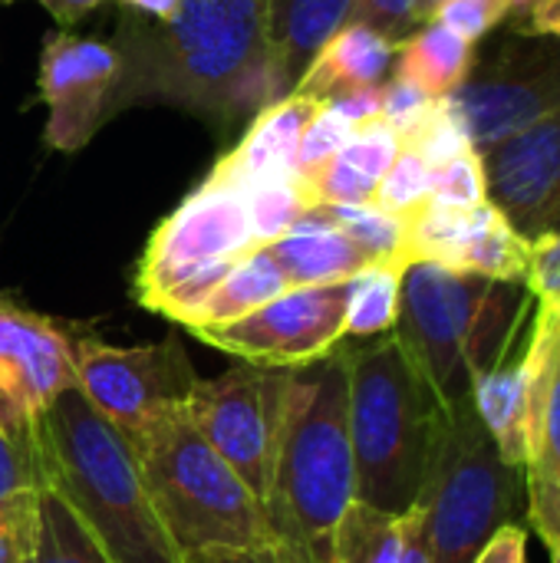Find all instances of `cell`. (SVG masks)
I'll return each mask as SVG.
<instances>
[{"mask_svg": "<svg viewBox=\"0 0 560 563\" xmlns=\"http://www.w3.org/2000/svg\"><path fill=\"white\" fill-rule=\"evenodd\" d=\"M36 488H40V472H36L33 452L17 445L0 429V498L20 495V492H36Z\"/></svg>", "mask_w": 560, "mask_h": 563, "instance_id": "74e56055", "label": "cell"}, {"mask_svg": "<svg viewBox=\"0 0 560 563\" xmlns=\"http://www.w3.org/2000/svg\"><path fill=\"white\" fill-rule=\"evenodd\" d=\"M182 563H287L284 554L274 544H257V548H205L185 554Z\"/></svg>", "mask_w": 560, "mask_h": 563, "instance_id": "60d3db41", "label": "cell"}, {"mask_svg": "<svg viewBox=\"0 0 560 563\" xmlns=\"http://www.w3.org/2000/svg\"><path fill=\"white\" fill-rule=\"evenodd\" d=\"M267 0H178L165 20L119 13L116 115L132 106H178L228 135L290 96L264 33Z\"/></svg>", "mask_w": 560, "mask_h": 563, "instance_id": "6da1fadb", "label": "cell"}, {"mask_svg": "<svg viewBox=\"0 0 560 563\" xmlns=\"http://www.w3.org/2000/svg\"><path fill=\"white\" fill-rule=\"evenodd\" d=\"M403 563H429V548H426V534H422V511L416 505V521L409 531V544H406V558Z\"/></svg>", "mask_w": 560, "mask_h": 563, "instance_id": "ee69618b", "label": "cell"}, {"mask_svg": "<svg viewBox=\"0 0 560 563\" xmlns=\"http://www.w3.org/2000/svg\"><path fill=\"white\" fill-rule=\"evenodd\" d=\"M129 442L152 511L182 558L205 548L271 544L264 505L205 442L185 406L152 416Z\"/></svg>", "mask_w": 560, "mask_h": 563, "instance_id": "8992f818", "label": "cell"}, {"mask_svg": "<svg viewBox=\"0 0 560 563\" xmlns=\"http://www.w3.org/2000/svg\"><path fill=\"white\" fill-rule=\"evenodd\" d=\"M403 264H370L350 280V303H347V336H386L399 317V287H403Z\"/></svg>", "mask_w": 560, "mask_h": 563, "instance_id": "83f0119b", "label": "cell"}, {"mask_svg": "<svg viewBox=\"0 0 560 563\" xmlns=\"http://www.w3.org/2000/svg\"><path fill=\"white\" fill-rule=\"evenodd\" d=\"M10 3H13V0H10ZM33 3H40L56 23L73 26V23H79L83 16H89L102 0H33Z\"/></svg>", "mask_w": 560, "mask_h": 563, "instance_id": "7bdbcfd3", "label": "cell"}, {"mask_svg": "<svg viewBox=\"0 0 560 563\" xmlns=\"http://www.w3.org/2000/svg\"><path fill=\"white\" fill-rule=\"evenodd\" d=\"M350 23H363L396 46L422 26L416 13V0H356Z\"/></svg>", "mask_w": 560, "mask_h": 563, "instance_id": "8d00e7d4", "label": "cell"}, {"mask_svg": "<svg viewBox=\"0 0 560 563\" xmlns=\"http://www.w3.org/2000/svg\"><path fill=\"white\" fill-rule=\"evenodd\" d=\"M287 389V373L238 363L218 379H198L185 402L195 429L241 475L261 505L274 472Z\"/></svg>", "mask_w": 560, "mask_h": 563, "instance_id": "9c48e42d", "label": "cell"}, {"mask_svg": "<svg viewBox=\"0 0 560 563\" xmlns=\"http://www.w3.org/2000/svg\"><path fill=\"white\" fill-rule=\"evenodd\" d=\"M512 10H515L512 0H442L429 23H442L446 30L475 43L488 30H495Z\"/></svg>", "mask_w": 560, "mask_h": 563, "instance_id": "e575fe53", "label": "cell"}, {"mask_svg": "<svg viewBox=\"0 0 560 563\" xmlns=\"http://www.w3.org/2000/svg\"><path fill=\"white\" fill-rule=\"evenodd\" d=\"M125 10H135V13H145V16H155V20H165L175 13L178 0H119Z\"/></svg>", "mask_w": 560, "mask_h": 563, "instance_id": "f6af8a7d", "label": "cell"}, {"mask_svg": "<svg viewBox=\"0 0 560 563\" xmlns=\"http://www.w3.org/2000/svg\"><path fill=\"white\" fill-rule=\"evenodd\" d=\"M40 525V488L0 498V563H30Z\"/></svg>", "mask_w": 560, "mask_h": 563, "instance_id": "d6a6232c", "label": "cell"}, {"mask_svg": "<svg viewBox=\"0 0 560 563\" xmlns=\"http://www.w3.org/2000/svg\"><path fill=\"white\" fill-rule=\"evenodd\" d=\"M347 406L343 346L314 363L307 376H290L264 498L271 544L287 563H333L337 528L356 501Z\"/></svg>", "mask_w": 560, "mask_h": 563, "instance_id": "7a4b0ae2", "label": "cell"}, {"mask_svg": "<svg viewBox=\"0 0 560 563\" xmlns=\"http://www.w3.org/2000/svg\"><path fill=\"white\" fill-rule=\"evenodd\" d=\"M40 488H53L99 538L112 563H182L165 538L132 442L79 389L63 393L33 432Z\"/></svg>", "mask_w": 560, "mask_h": 563, "instance_id": "3957f363", "label": "cell"}, {"mask_svg": "<svg viewBox=\"0 0 560 563\" xmlns=\"http://www.w3.org/2000/svg\"><path fill=\"white\" fill-rule=\"evenodd\" d=\"M0 3H10V0H0Z\"/></svg>", "mask_w": 560, "mask_h": 563, "instance_id": "c3c4849f", "label": "cell"}, {"mask_svg": "<svg viewBox=\"0 0 560 563\" xmlns=\"http://www.w3.org/2000/svg\"><path fill=\"white\" fill-rule=\"evenodd\" d=\"M416 508L409 515H386L353 501L333 538V563H403Z\"/></svg>", "mask_w": 560, "mask_h": 563, "instance_id": "d4e9b609", "label": "cell"}, {"mask_svg": "<svg viewBox=\"0 0 560 563\" xmlns=\"http://www.w3.org/2000/svg\"><path fill=\"white\" fill-rule=\"evenodd\" d=\"M429 201L442 208H479L485 205V175L479 152H465L439 168H432L429 178Z\"/></svg>", "mask_w": 560, "mask_h": 563, "instance_id": "1f68e13d", "label": "cell"}, {"mask_svg": "<svg viewBox=\"0 0 560 563\" xmlns=\"http://www.w3.org/2000/svg\"><path fill=\"white\" fill-rule=\"evenodd\" d=\"M356 129L340 115L333 112L327 102L320 106V112L310 119L304 139H300V148H297V158H294V175L300 178H310L320 165H327L353 135Z\"/></svg>", "mask_w": 560, "mask_h": 563, "instance_id": "836d02e7", "label": "cell"}, {"mask_svg": "<svg viewBox=\"0 0 560 563\" xmlns=\"http://www.w3.org/2000/svg\"><path fill=\"white\" fill-rule=\"evenodd\" d=\"M439 3H442V0H416V13H419V23H429Z\"/></svg>", "mask_w": 560, "mask_h": 563, "instance_id": "bcb514c9", "label": "cell"}, {"mask_svg": "<svg viewBox=\"0 0 560 563\" xmlns=\"http://www.w3.org/2000/svg\"><path fill=\"white\" fill-rule=\"evenodd\" d=\"M442 102L475 152L495 145L560 109V46H502Z\"/></svg>", "mask_w": 560, "mask_h": 563, "instance_id": "4fadbf2b", "label": "cell"}, {"mask_svg": "<svg viewBox=\"0 0 560 563\" xmlns=\"http://www.w3.org/2000/svg\"><path fill=\"white\" fill-rule=\"evenodd\" d=\"M512 3H515V7H518V10H521V7H528V3H531V0H512Z\"/></svg>", "mask_w": 560, "mask_h": 563, "instance_id": "7dc6e473", "label": "cell"}, {"mask_svg": "<svg viewBox=\"0 0 560 563\" xmlns=\"http://www.w3.org/2000/svg\"><path fill=\"white\" fill-rule=\"evenodd\" d=\"M347 303L350 280L290 287L254 313L195 336L261 369H304L327 360L347 340Z\"/></svg>", "mask_w": 560, "mask_h": 563, "instance_id": "8fae6325", "label": "cell"}, {"mask_svg": "<svg viewBox=\"0 0 560 563\" xmlns=\"http://www.w3.org/2000/svg\"><path fill=\"white\" fill-rule=\"evenodd\" d=\"M310 214L340 228L376 264L406 267V221L376 205H314Z\"/></svg>", "mask_w": 560, "mask_h": 563, "instance_id": "f1b7e54d", "label": "cell"}, {"mask_svg": "<svg viewBox=\"0 0 560 563\" xmlns=\"http://www.w3.org/2000/svg\"><path fill=\"white\" fill-rule=\"evenodd\" d=\"M472 563H528V531L521 525H502Z\"/></svg>", "mask_w": 560, "mask_h": 563, "instance_id": "ab89813d", "label": "cell"}, {"mask_svg": "<svg viewBox=\"0 0 560 563\" xmlns=\"http://www.w3.org/2000/svg\"><path fill=\"white\" fill-rule=\"evenodd\" d=\"M521 36H558L560 40V0H531L525 23L515 26Z\"/></svg>", "mask_w": 560, "mask_h": 563, "instance_id": "b9f144b4", "label": "cell"}, {"mask_svg": "<svg viewBox=\"0 0 560 563\" xmlns=\"http://www.w3.org/2000/svg\"><path fill=\"white\" fill-rule=\"evenodd\" d=\"M347 393L356 501L409 515L419 505L446 406L393 333L347 346Z\"/></svg>", "mask_w": 560, "mask_h": 563, "instance_id": "5b68a950", "label": "cell"}, {"mask_svg": "<svg viewBox=\"0 0 560 563\" xmlns=\"http://www.w3.org/2000/svg\"><path fill=\"white\" fill-rule=\"evenodd\" d=\"M525 287L541 310L560 313V231L545 234L528 244V274Z\"/></svg>", "mask_w": 560, "mask_h": 563, "instance_id": "d590c367", "label": "cell"}, {"mask_svg": "<svg viewBox=\"0 0 560 563\" xmlns=\"http://www.w3.org/2000/svg\"><path fill=\"white\" fill-rule=\"evenodd\" d=\"M399 148L403 145L396 132L383 119L360 125L327 165H320L310 178H304L310 201L314 205H373L376 188L383 175L389 172V165L396 162Z\"/></svg>", "mask_w": 560, "mask_h": 563, "instance_id": "d6986e66", "label": "cell"}, {"mask_svg": "<svg viewBox=\"0 0 560 563\" xmlns=\"http://www.w3.org/2000/svg\"><path fill=\"white\" fill-rule=\"evenodd\" d=\"M274 264L284 271L290 287H323L353 280L360 271L376 264L360 244H353L340 228L317 214H304L284 238L264 244Z\"/></svg>", "mask_w": 560, "mask_h": 563, "instance_id": "ac0fdd59", "label": "cell"}, {"mask_svg": "<svg viewBox=\"0 0 560 563\" xmlns=\"http://www.w3.org/2000/svg\"><path fill=\"white\" fill-rule=\"evenodd\" d=\"M459 271L525 284L528 274V241L485 201L472 211V228L459 257Z\"/></svg>", "mask_w": 560, "mask_h": 563, "instance_id": "484cf974", "label": "cell"}, {"mask_svg": "<svg viewBox=\"0 0 560 563\" xmlns=\"http://www.w3.org/2000/svg\"><path fill=\"white\" fill-rule=\"evenodd\" d=\"M195 383L178 336L145 346H112L83 330L76 336V389L125 439L152 416L185 406Z\"/></svg>", "mask_w": 560, "mask_h": 563, "instance_id": "30bf717a", "label": "cell"}, {"mask_svg": "<svg viewBox=\"0 0 560 563\" xmlns=\"http://www.w3.org/2000/svg\"><path fill=\"white\" fill-rule=\"evenodd\" d=\"M320 106L323 99L304 96V92H290L271 102L248 122L241 142L228 155L218 158L208 178L221 185H234V188H251L281 175H294L300 139L310 119L320 112Z\"/></svg>", "mask_w": 560, "mask_h": 563, "instance_id": "e0dca14e", "label": "cell"}, {"mask_svg": "<svg viewBox=\"0 0 560 563\" xmlns=\"http://www.w3.org/2000/svg\"><path fill=\"white\" fill-rule=\"evenodd\" d=\"M284 290H290L284 271L274 264V257L264 247H257V251L244 254L224 274V280L178 327H185L188 333H201V330H211V327L234 323V320L254 313L257 307L271 303Z\"/></svg>", "mask_w": 560, "mask_h": 563, "instance_id": "cb8c5ba5", "label": "cell"}, {"mask_svg": "<svg viewBox=\"0 0 560 563\" xmlns=\"http://www.w3.org/2000/svg\"><path fill=\"white\" fill-rule=\"evenodd\" d=\"M475 69V46L442 23H422L396 46V79L416 86L429 99L452 96Z\"/></svg>", "mask_w": 560, "mask_h": 563, "instance_id": "603a6c76", "label": "cell"}, {"mask_svg": "<svg viewBox=\"0 0 560 563\" xmlns=\"http://www.w3.org/2000/svg\"><path fill=\"white\" fill-rule=\"evenodd\" d=\"M257 251L248 191L205 178L149 238L132 277V297L152 310L158 297L215 264Z\"/></svg>", "mask_w": 560, "mask_h": 563, "instance_id": "ba28073f", "label": "cell"}, {"mask_svg": "<svg viewBox=\"0 0 560 563\" xmlns=\"http://www.w3.org/2000/svg\"><path fill=\"white\" fill-rule=\"evenodd\" d=\"M525 468L508 465L472 396L442 409L419 495L429 563H472L502 525H515Z\"/></svg>", "mask_w": 560, "mask_h": 563, "instance_id": "52a82bcc", "label": "cell"}, {"mask_svg": "<svg viewBox=\"0 0 560 563\" xmlns=\"http://www.w3.org/2000/svg\"><path fill=\"white\" fill-rule=\"evenodd\" d=\"M429 178H432V168L426 165V158L416 155L413 148H399L396 162L389 165V172L383 175L376 188L373 205L396 218H409L416 208L429 201Z\"/></svg>", "mask_w": 560, "mask_h": 563, "instance_id": "4dcf8cb0", "label": "cell"}, {"mask_svg": "<svg viewBox=\"0 0 560 563\" xmlns=\"http://www.w3.org/2000/svg\"><path fill=\"white\" fill-rule=\"evenodd\" d=\"M353 3L356 0H267V49L290 92L327 40L350 23Z\"/></svg>", "mask_w": 560, "mask_h": 563, "instance_id": "ffe728a7", "label": "cell"}, {"mask_svg": "<svg viewBox=\"0 0 560 563\" xmlns=\"http://www.w3.org/2000/svg\"><path fill=\"white\" fill-rule=\"evenodd\" d=\"M531 363V412H528V462L525 495L531 528L548 551L560 544V313L541 310L528 336Z\"/></svg>", "mask_w": 560, "mask_h": 563, "instance_id": "2e32d148", "label": "cell"}, {"mask_svg": "<svg viewBox=\"0 0 560 563\" xmlns=\"http://www.w3.org/2000/svg\"><path fill=\"white\" fill-rule=\"evenodd\" d=\"M515 353V350H512ZM505 356L472 386V406L488 429L498 455L508 465L528 462V412H531V363L528 343L521 356Z\"/></svg>", "mask_w": 560, "mask_h": 563, "instance_id": "44dd1931", "label": "cell"}, {"mask_svg": "<svg viewBox=\"0 0 560 563\" xmlns=\"http://www.w3.org/2000/svg\"><path fill=\"white\" fill-rule=\"evenodd\" d=\"M76 336L79 330L0 297V429L30 452L50 406L76 389Z\"/></svg>", "mask_w": 560, "mask_h": 563, "instance_id": "7c38bea8", "label": "cell"}, {"mask_svg": "<svg viewBox=\"0 0 560 563\" xmlns=\"http://www.w3.org/2000/svg\"><path fill=\"white\" fill-rule=\"evenodd\" d=\"M244 191H248V208H251L257 247L284 238L314 208L310 191H307L300 175H281V178L251 185Z\"/></svg>", "mask_w": 560, "mask_h": 563, "instance_id": "f546056e", "label": "cell"}, {"mask_svg": "<svg viewBox=\"0 0 560 563\" xmlns=\"http://www.w3.org/2000/svg\"><path fill=\"white\" fill-rule=\"evenodd\" d=\"M488 205L528 244L560 231V109L479 148Z\"/></svg>", "mask_w": 560, "mask_h": 563, "instance_id": "9a60e30c", "label": "cell"}, {"mask_svg": "<svg viewBox=\"0 0 560 563\" xmlns=\"http://www.w3.org/2000/svg\"><path fill=\"white\" fill-rule=\"evenodd\" d=\"M333 112H340L353 129L373 122L383 115V86H360V89H340L323 99Z\"/></svg>", "mask_w": 560, "mask_h": 563, "instance_id": "f35d334b", "label": "cell"}, {"mask_svg": "<svg viewBox=\"0 0 560 563\" xmlns=\"http://www.w3.org/2000/svg\"><path fill=\"white\" fill-rule=\"evenodd\" d=\"M40 99L50 109L43 139L56 152H79L116 115L119 56L112 43L53 30L40 53Z\"/></svg>", "mask_w": 560, "mask_h": 563, "instance_id": "5bb4252c", "label": "cell"}, {"mask_svg": "<svg viewBox=\"0 0 560 563\" xmlns=\"http://www.w3.org/2000/svg\"><path fill=\"white\" fill-rule=\"evenodd\" d=\"M393 59H396V43H389L386 36H380L363 23H347L314 56L294 92L327 99L340 89L383 86V76L393 66Z\"/></svg>", "mask_w": 560, "mask_h": 563, "instance_id": "7402d4cb", "label": "cell"}, {"mask_svg": "<svg viewBox=\"0 0 560 563\" xmlns=\"http://www.w3.org/2000/svg\"><path fill=\"white\" fill-rule=\"evenodd\" d=\"M30 563H112V558L53 488H40V525Z\"/></svg>", "mask_w": 560, "mask_h": 563, "instance_id": "4316f807", "label": "cell"}, {"mask_svg": "<svg viewBox=\"0 0 560 563\" xmlns=\"http://www.w3.org/2000/svg\"><path fill=\"white\" fill-rule=\"evenodd\" d=\"M528 303L525 284L416 261L403 271L393 336L439 402L452 406L515 350Z\"/></svg>", "mask_w": 560, "mask_h": 563, "instance_id": "277c9868", "label": "cell"}]
</instances>
